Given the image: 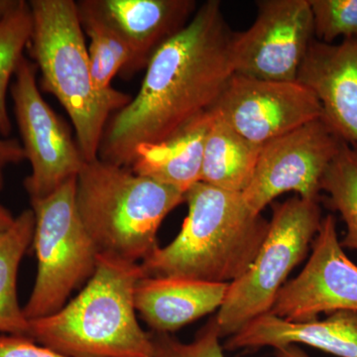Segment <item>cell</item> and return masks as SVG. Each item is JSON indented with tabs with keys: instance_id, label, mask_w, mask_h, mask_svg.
<instances>
[{
	"instance_id": "obj_1",
	"label": "cell",
	"mask_w": 357,
	"mask_h": 357,
	"mask_svg": "<svg viewBox=\"0 0 357 357\" xmlns=\"http://www.w3.org/2000/svg\"><path fill=\"white\" fill-rule=\"evenodd\" d=\"M231 32L218 0L154 54L137 96L107 122L98 158L130 168L141 144L172 137L210 112L234 74Z\"/></svg>"
},
{
	"instance_id": "obj_2",
	"label": "cell",
	"mask_w": 357,
	"mask_h": 357,
	"mask_svg": "<svg viewBox=\"0 0 357 357\" xmlns=\"http://www.w3.org/2000/svg\"><path fill=\"white\" fill-rule=\"evenodd\" d=\"M188 215L178 236L140 263L145 276L231 283L259 253L269 222L250 210L241 192L203 182L185 192Z\"/></svg>"
},
{
	"instance_id": "obj_3",
	"label": "cell",
	"mask_w": 357,
	"mask_h": 357,
	"mask_svg": "<svg viewBox=\"0 0 357 357\" xmlns=\"http://www.w3.org/2000/svg\"><path fill=\"white\" fill-rule=\"evenodd\" d=\"M140 263L98 255L95 273L74 299L29 321L27 337L69 357H152L153 344L137 319Z\"/></svg>"
},
{
	"instance_id": "obj_4",
	"label": "cell",
	"mask_w": 357,
	"mask_h": 357,
	"mask_svg": "<svg viewBox=\"0 0 357 357\" xmlns=\"http://www.w3.org/2000/svg\"><path fill=\"white\" fill-rule=\"evenodd\" d=\"M185 195L130 168L96 158L76 180V206L98 255L141 263L160 248L158 231Z\"/></svg>"
},
{
	"instance_id": "obj_5",
	"label": "cell",
	"mask_w": 357,
	"mask_h": 357,
	"mask_svg": "<svg viewBox=\"0 0 357 357\" xmlns=\"http://www.w3.org/2000/svg\"><path fill=\"white\" fill-rule=\"evenodd\" d=\"M33 31L28 49L41 73V86L69 114L84 161L98 158L114 110L93 88L84 32L73 0H31Z\"/></svg>"
},
{
	"instance_id": "obj_6",
	"label": "cell",
	"mask_w": 357,
	"mask_h": 357,
	"mask_svg": "<svg viewBox=\"0 0 357 357\" xmlns=\"http://www.w3.org/2000/svg\"><path fill=\"white\" fill-rule=\"evenodd\" d=\"M76 180L70 178L46 198L30 199L37 274L23 307L28 321L62 309L95 273L98 252L77 213Z\"/></svg>"
},
{
	"instance_id": "obj_7",
	"label": "cell",
	"mask_w": 357,
	"mask_h": 357,
	"mask_svg": "<svg viewBox=\"0 0 357 357\" xmlns=\"http://www.w3.org/2000/svg\"><path fill=\"white\" fill-rule=\"evenodd\" d=\"M319 201L293 197L273 204L269 230L248 271L229 283L215 321L222 337L269 314L289 274L305 259L321 222Z\"/></svg>"
},
{
	"instance_id": "obj_8",
	"label": "cell",
	"mask_w": 357,
	"mask_h": 357,
	"mask_svg": "<svg viewBox=\"0 0 357 357\" xmlns=\"http://www.w3.org/2000/svg\"><path fill=\"white\" fill-rule=\"evenodd\" d=\"M37 72L35 63L23 57L10 89L22 146L31 165L24 180L30 199L50 196L77 178L86 163L69 129L42 98Z\"/></svg>"
},
{
	"instance_id": "obj_9",
	"label": "cell",
	"mask_w": 357,
	"mask_h": 357,
	"mask_svg": "<svg viewBox=\"0 0 357 357\" xmlns=\"http://www.w3.org/2000/svg\"><path fill=\"white\" fill-rule=\"evenodd\" d=\"M342 141L323 117L263 145L255 175L241 195L255 213L277 197L296 192L319 201L321 182Z\"/></svg>"
},
{
	"instance_id": "obj_10",
	"label": "cell",
	"mask_w": 357,
	"mask_h": 357,
	"mask_svg": "<svg viewBox=\"0 0 357 357\" xmlns=\"http://www.w3.org/2000/svg\"><path fill=\"white\" fill-rule=\"evenodd\" d=\"M249 29L234 33V74L273 82H296L314 37L309 0H260Z\"/></svg>"
},
{
	"instance_id": "obj_11",
	"label": "cell",
	"mask_w": 357,
	"mask_h": 357,
	"mask_svg": "<svg viewBox=\"0 0 357 357\" xmlns=\"http://www.w3.org/2000/svg\"><path fill=\"white\" fill-rule=\"evenodd\" d=\"M211 112L255 144H266L323 117L316 95L299 82H273L234 74Z\"/></svg>"
},
{
	"instance_id": "obj_12",
	"label": "cell",
	"mask_w": 357,
	"mask_h": 357,
	"mask_svg": "<svg viewBox=\"0 0 357 357\" xmlns=\"http://www.w3.org/2000/svg\"><path fill=\"white\" fill-rule=\"evenodd\" d=\"M338 311L357 312V265L338 241L337 220L328 215L321 220L304 269L286 282L269 314L306 323L321 312Z\"/></svg>"
},
{
	"instance_id": "obj_13",
	"label": "cell",
	"mask_w": 357,
	"mask_h": 357,
	"mask_svg": "<svg viewBox=\"0 0 357 357\" xmlns=\"http://www.w3.org/2000/svg\"><path fill=\"white\" fill-rule=\"evenodd\" d=\"M131 50L129 75L146 68L156 51L185 27L197 10L194 0H81Z\"/></svg>"
},
{
	"instance_id": "obj_14",
	"label": "cell",
	"mask_w": 357,
	"mask_h": 357,
	"mask_svg": "<svg viewBox=\"0 0 357 357\" xmlns=\"http://www.w3.org/2000/svg\"><path fill=\"white\" fill-rule=\"evenodd\" d=\"M297 82L318 98L324 121L338 137L357 148V38L340 44L312 40Z\"/></svg>"
},
{
	"instance_id": "obj_15",
	"label": "cell",
	"mask_w": 357,
	"mask_h": 357,
	"mask_svg": "<svg viewBox=\"0 0 357 357\" xmlns=\"http://www.w3.org/2000/svg\"><path fill=\"white\" fill-rule=\"evenodd\" d=\"M229 286L183 277L145 276L134 293L136 312L151 332L172 333L220 310Z\"/></svg>"
},
{
	"instance_id": "obj_16",
	"label": "cell",
	"mask_w": 357,
	"mask_h": 357,
	"mask_svg": "<svg viewBox=\"0 0 357 357\" xmlns=\"http://www.w3.org/2000/svg\"><path fill=\"white\" fill-rule=\"evenodd\" d=\"M298 344L338 357H357V312H335L325 319L306 323L263 314L229 337L225 347L229 351L265 347L277 349Z\"/></svg>"
},
{
	"instance_id": "obj_17",
	"label": "cell",
	"mask_w": 357,
	"mask_h": 357,
	"mask_svg": "<svg viewBox=\"0 0 357 357\" xmlns=\"http://www.w3.org/2000/svg\"><path fill=\"white\" fill-rule=\"evenodd\" d=\"M213 119L210 110L168 139L139 145L131 171L185 195L201 182L204 143Z\"/></svg>"
},
{
	"instance_id": "obj_18",
	"label": "cell",
	"mask_w": 357,
	"mask_h": 357,
	"mask_svg": "<svg viewBox=\"0 0 357 357\" xmlns=\"http://www.w3.org/2000/svg\"><path fill=\"white\" fill-rule=\"evenodd\" d=\"M261 149V145L245 139L215 114L204 143L201 182L223 191L243 192L252 180Z\"/></svg>"
},
{
	"instance_id": "obj_19",
	"label": "cell",
	"mask_w": 357,
	"mask_h": 357,
	"mask_svg": "<svg viewBox=\"0 0 357 357\" xmlns=\"http://www.w3.org/2000/svg\"><path fill=\"white\" fill-rule=\"evenodd\" d=\"M34 229V211L28 208L0 232V333L3 335L27 337L29 331V321L18 301L17 277L20 263L31 248Z\"/></svg>"
},
{
	"instance_id": "obj_20",
	"label": "cell",
	"mask_w": 357,
	"mask_h": 357,
	"mask_svg": "<svg viewBox=\"0 0 357 357\" xmlns=\"http://www.w3.org/2000/svg\"><path fill=\"white\" fill-rule=\"evenodd\" d=\"M84 32L89 38V60L91 82L98 95L114 110L123 109L131 98L112 88V82L119 73L128 75L133 56L128 45L93 14L77 6Z\"/></svg>"
},
{
	"instance_id": "obj_21",
	"label": "cell",
	"mask_w": 357,
	"mask_h": 357,
	"mask_svg": "<svg viewBox=\"0 0 357 357\" xmlns=\"http://www.w3.org/2000/svg\"><path fill=\"white\" fill-rule=\"evenodd\" d=\"M321 191L328 195V203L338 211L347 225V234L340 241L342 248L357 251V148L342 142L326 168Z\"/></svg>"
},
{
	"instance_id": "obj_22",
	"label": "cell",
	"mask_w": 357,
	"mask_h": 357,
	"mask_svg": "<svg viewBox=\"0 0 357 357\" xmlns=\"http://www.w3.org/2000/svg\"><path fill=\"white\" fill-rule=\"evenodd\" d=\"M33 31V17L29 1L18 0L6 17L0 21V134L8 136L11 121L6 107V93L29 45Z\"/></svg>"
},
{
	"instance_id": "obj_23",
	"label": "cell",
	"mask_w": 357,
	"mask_h": 357,
	"mask_svg": "<svg viewBox=\"0 0 357 357\" xmlns=\"http://www.w3.org/2000/svg\"><path fill=\"white\" fill-rule=\"evenodd\" d=\"M314 36L332 44L338 37L357 38V0H309Z\"/></svg>"
},
{
	"instance_id": "obj_24",
	"label": "cell",
	"mask_w": 357,
	"mask_h": 357,
	"mask_svg": "<svg viewBox=\"0 0 357 357\" xmlns=\"http://www.w3.org/2000/svg\"><path fill=\"white\" fill-rule=\"evenodd\" d=\"M150 337L153 344L152 357H225L215 317L210 319L189 344L180 342L171 333L150 332Z\"/></svg>"
},
{
	"instance_id": "obj_25",
	"label": "cell",
	"mask_w": 357,
	"mask_h": 357,
	"mask_svg": "<svg viewBox=\"0 0 357 357\" xmlns=\"http://www.w3.org/2000/svg\"><path fill=\"white\" fill-rule=\"evenodd\" d=\"M0 357H69L27 337L0 333Z\"/></svg>"
},
{
	"instance_id": "obj_26",
	"label": "cell",
	"mask_w": 357,
	"mask_h": 357,
	"mask_svg": "<svg viewBox=\"0 0 357 357\" xmlns=\"http://www.w3.org/2000/svg\"><path fill=\"white\" fill-rule=\"evenodd\" d=\"M24 160V148L20 141L13 138H0V191L4 187V171L7 167L17 165Z\"/></svg>"
},
{
	"instance_id": "obj_27",
	"label": "cell",
	"mask_w": 357,
	"mask_h": 357,
	"mask_svg": "<svg viewBox=\"0 0 357 357\" xmlns=\"http://www.w3.org/2000/svg\"><path fill=\"white\" fill-rule=\"evenodd\" d=\"M276 357H310L306 352L300 349L298 345L292 344L288 347H280L275 349Z\"/></svg>"
},
{
	"instance_id": "obj_28",
	"label": "cell",
	"mask_w": 357,
	"mask_h": 357,
	"mask_svg": "<svg viewBox=\"0 0 357 357\" xmlns=\"http://www.w3.org/2000/svg\"><path fill=\"white\" fill-rule=\"evenodd\" d=\"M15 218H13V213L10 211L7 210L6 206L0 203V232L10 227L14 222Z\"/></svg>"
},
{
	"instance_id": "obj_29",
	"label": "cell",
	"mask_w": 357,
	"mask_h": 357,
	"mask_svg": "<svg viewBox=\"0 0 357 357\" xmlns=\"http://www.w3.org/2000/svg\"><path fill=\"white\" fill-rule=\"evenodd\" d=\"M18 0H0V21L17 6Z\"/></svg>"
}]
</instances>
